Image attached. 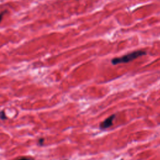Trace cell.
I'll use <instances>...</instances> for the list:
<instances>
[{
  "instance_id": "obj_6",
  "label": "cell",
  "mask_w": 160,
  "mask_h": 160,
  "mask_svg": "<svg viewBox=\"0 0 160 160\" xmlns=\"http://www.w3.org/2000/svg\"><path fill=\"white\" fill-rule=\"evenodd\" d=\"M44 139L43 138H40L39 140V144H40V145H43V143H44Z\"/></svg>"
},
{
  "instance_id": "obj_5",
  "label": "cell",
  "mask_w": 160,
  "mask_h": 160,
  "mask_svg": "<svg viewBox=\"0 0 160 160\" xmlns=\"http://www.w3.org/2000/svg\"><path fill=\"white\" fill-rule=\"evenodd\" d=\"M6 13V11H3L1 14H0V22H1L2 21V19H3V15L5 14Z\"/></svg>"
},
{
  "instance_id": "obj_2",
  "label": "cell",
  "mask_w": 160,
  "mask_h": 160,
  "mask_svg": "<svg viewBox=\"0 0 160 160\" xmlns=\"http://www.w3.org/2000/svg\"><path fill=\"white\" fill-rule=\"evenodd\" d=\"M115 118V115H113L111 116H110L109 118H108L107 119H106L103 122H102L100 124L101 129H106V128L110 127L113 124V122Z\"/></svg>"
},
{
  "instance_id": "obj_3",
  "label": "cell",
  "mask_w": 160,
  "mask_h": 160,
  "mask_svg": "<svg viewBox=\"0 0 160 160\" xmlns=\"http://www.w3.org/2000/svg\"><path fill=\"white\" fill-rule=\"evenodd\" d=\"M0 118H1V119H2V120H4V119L7 118L6 116L5 113L3 111L0 112Z\"/></svg>"
},
{
  "instance_id": "obj_4",
  "label": "cell",
  "mask_w": 160,
  "mask_h": 160,
  "mask_svg": "<svg viewBox=\"0 0 160 160\" xmlns=\"http://www.w3.org/2000/svg\"><path fill=\"white\" fill-rule=\"evenodd\" d=\"M16 160H34V159L31 158H27V157H23V158H21L18 159H16Z\"/></svg>"
},
{
  "instance_id": "obj_1",
  "label": "cell",
  "mask_w": 160,
  "mask_h": 160,
  "mask_svg": "<svg viewBox=\"0 0 160 160\" xmlns=\"http://www.w3.org/2000/svg\"><path fill=\"white\" fill-rule=\"evenodd\" d=\"M147 55V53L143 50H136L133 52H131L129 54L124 55L122 57L115 58L111 60V63L114 65L122 64V63H128L133 60L137 59L138 58Z\"/></svg>"
}]
</instances>
